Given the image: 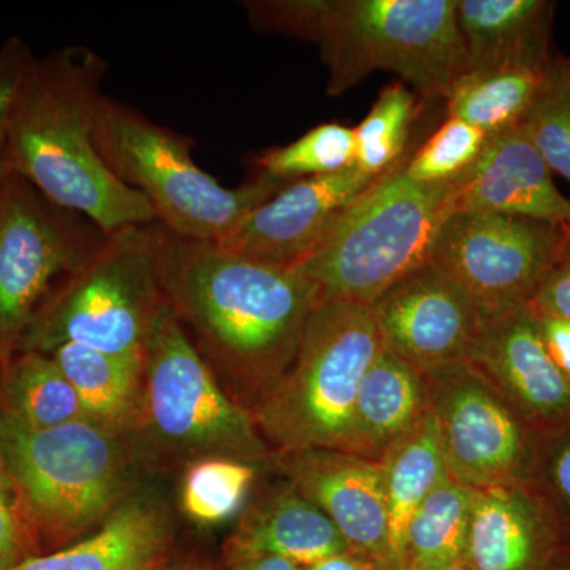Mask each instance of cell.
<instances>
[{"instance_id":"obj_16","label":"cell","mask_w":570,"mask_h":570,"mask_svg":"<svg viewBox=\"0 0 570 570\" xmlns=\"http://www.w3.org/2000/svg\"><path fill=\"white\" fill-rule=\"evenodd\" d=\"M379 179L352 167L287 184L247 216L227 242L217 245L265 264L295 268Z\"/></svg>"},{"instance_id":"obj_19","label":"cell","mask_w":570,"mask_h":570,"mask_svg":"<svg viewBox=\"0 0 570 570\" xmlns=\"http://www.w3.org/2000/svg\"><path fill=\"white\" fill-rule=\"evenodd\" d=\"M170 547L163 502L151 494H134L86 538L3 570H165Z\"/></svg>"},{"instance_id":"obj_33","label":"cell","mask_w":570,"mask_h":570,"mask_svg":"<svg viewBox=\"0 0 570 570\" xmlns=\"http://www.w3.org/2000/svg\"><path fill=\"white\" fill-rule=\"evenodd\" d=\"M527 487L549 510L562 540H570V422L540 436Z\"/></svg>"},{"instance_id":"obj_5","label":"cell","mask_w":570,"mask_h":570,"mask_svg":"<svg viewBox=\"0 0 570 570\" xmlns=\"http://www.w3.org/2000/svg\"><path fill=\"white\" fill-rule=\"evenodd\" d=\"M0 472L26 513L33 550L37 540L62 549L86 538L129 498L118 431L96 422L36 430L0 409Z\"/></svg>"},{"instance_id":"obj_12","label":"cell","mask_w":570,"mask_h":570,"mask_svg":"<svg viewBox=\"0 0 570 570\" xmlns=\"http://www.w3.org/2000/svg\"><path fill=\"white\" fill-rule=\"evenodd\" d=\"M426 379L449 478L474 490L527 485L540 434L489 379L471 363Z\"/></svg>"},{"instance_id":"obj_3","label":"cell","mask_w":570,"mask_h":570,"mask_svg":"<svg viewBox=\"0 0 570 570\" xmlns=\"http://www.w3.org/2000/svg\"><path fill=\"white\" fill-rule=\"evenodd\" d=\"M243 6L254 31L316 45L332 97L385 70L422 99L448 100L468 73L456 0H253Z\"/></svg>"},{"instance_id":"obj_29","label":"cell","mask_w":570,"mask_h":570,"mask_svg":"<svg viewBox=\"0 0 570 570\" xmlns=\"http://www.w3.org/2000/svg\"><path fill=\"white\" fill-rule=\"evenodd\" d=\"M261 174L284 181L340 174L355 167L354 129L340 122L314 127L298 140L266 149L255 157Z\"/></svg>"},{"instance_id":"obj_1","label":"cell","mask_w":570,"mask_h":570,"mask_svg":"<svg viewBox=\"0 0 570 570\" xmlns=\"http://www.w3.org/2000/svg\"><path fill=\"white\" fill-rule=\"evenodd\" d=\"M160 275L168 305L230 377L250 411L294 362L316 291L295 268L179 238L163 227Z\"/></svg>"},{"instance_id":"obj_20","label":"cell","mask_w":570,"mask_h":570,"mask_svg":"<svg viewBox=\"0 0 570 570\" xmlns=\"http://www.w3.org/2000/svg\"><path fill=\"white\" fill-rule=\"evenodd\" d=\"M352 551L335 524L285 480L246 510L225 543L227 562L273 554L307 568Z\"/></svg>"},{"instance_id":"obj_38","label":"cell","mask_w":570,"mask_h":570,"mask_svg":"<svg viewBox=\"0 0 570 570\" xmlns=\"http://www.w3.org/2000/svg\"><path fill=\"white\" fill-rule=\"evenodd\" d=\"M305 570H384L376 562L360 557L354 551L333 554L325 560L307 566Z\"/></svg>"},{"instance_id":"obj_26","label":"cell","mask_w":570,"mask_h":570,"mask_svg":"<svg viewBox=\"0 0 570 570\" xmlns=\"http://www.w3.org/2000/svg\"><path fill=\"white\" fill-rule=\"evenodd\" d=\"M475 491L449 478L428 494L407 524L403 570H438L464 561Z\"/></svg>"},{"instance_id":"obj_24","label":"cell","mask_w":570,"mask_h":570,"mask_svg":"<svg viewBox=\"0 0 570 570\" xmlns=\"http://www.w3.org/2000/svg\"><path fill=\"white\" fill-rule=\"evenodd\" d=\"M94 422L119 431L140 409L145 354L116 355L66 343L50 352Z\"/></svg>"},{"instance_id":"obj_23","label":"cell","mask_w":570,"mask_h":570,"mask_svg":"<svg viewBox=\"0 0 570 570\" xmlns=\"http://www.w3.org/2000/svg\"><path fill=\"white\" fill-rule=\"evenodd\" d=\"M389 517V570H403L404 538L415 510L449 479L433 414L397 439L379 460Z\"/></svg>"},{"instance_id":"obj_6","label":"cell","mask_w":570,"mask_h":570,"mask_svg":"<svg viewBox=\"0 0 570 570\" xmlns=\"http://www.w3.org/2000/svg\"><path fill=\"white\" fill-rule=\"evenodd\" d=\"M97 151L116 178L140 193L170 234L224 243L287 184L266 174L228 189L193 159V142L140 111L100 97L94 121Z\"/></svg>"},{"instance_id":"obj_15","label":"cell","mask_w":570,"mask_h":570,"mask_svg":"<svg viewBox=\"0 0 570 570\" xmlns=\"http://www.w3.org/2000/svg\"><path fill=\"white\" fill-rule=\"evenodd\" d=\"M285 480L335 524L351 550L389 570V517L381 463L344 450L277 453Z\"/></svg>"},{"instance_id":"obj_39","label":"cell","mask_w":570,"mask_h":570,"mask_svg":"<svg viewBox=\"0 0 570 570\" xmlns=\"http://www.w3.org/2000/svg\"><path fill=\"white\" fill-rule=\"evenodd\" d=\"M224 570H305V568L285 558L258 554V557L227 562V568Z\"/></svg>"},{"instance_id":"obj_13","label":"cell","mask_w":570,"mask_h":570,"mask_svg":"<svg viewBox=\"0 0 570 570\" xmlns=\"http://www.w3.org/2000/svg\"><path fill=\"white\" fill-rule=\"evenodd\" d=\"M371 307L385 351L426 377L471 360L482 314L436 266L415 269Z\"/></svg>"},{"instance_id":"obj_34","label":"cell","mask_w":570,"mask_h":570,"mask_svg":"<svg viewBox=\"0 0 570 570\" xmlns=\"http://www.w3.org/2000/svg\"><path fill=\"white\" fill-rule=\"evenodd\" d=\"M31 59L28 45L18 37H11L0 48V176L6 171L7 130L11 108Z\"/></svg>"},{"instance_id":"obj_9","label":"cell","mask_w":570,"mask_h":570,"mask_svg":"<svg viewBox=\"0 0 570 570\" xmlns=\"http://www.w3.org/2000/svg\"><path fill=\"white\" fill-rule=\"evenodd\" d=\"M138 414L157 444L178 455L275 463L249 411L220 387L168 302L146 341Z\"/></svg>"},{"instance_id":"obj_27","label":"cell","mask_w":570,"mask_h":570,"mask_svg":"<svg viewBox=\"0 0 570 570\" xmlns=\"http://www.w3.org/2000/svg\"><path fill=\"white\" fill-rule=\"evenodd\" d=\"M3 387L7 411L36 430L94 422L61 367L43 352L22 351L7 367Z\"/></svg>"},{"instance_id":"obj_17","label":"cell","mask_w":570,"mask_h":570,"mask_svg":"<svg viewBox=\"0 0 570 570\" xmlns=\"http://www.w3.org/2000/svg\"><path fill=\"white\" fill-rule=\"evenodd\" d=\"M459 212H485L570 225V200L523 127L491 135L459 178Z\"/></svg>"},{"instance_id":"obj_36","label":"cell","mask_w":570,"mask_h":570,"mask_svg":"<svg viewBox=\"0 0 570 570\" xmlns=\"http://www.w3.org/2000/svg\"><path fill=\"white\" fill-rule=\"evenodd\" d=\"M530 306L535 313L570 322V250L551 269Z\"/></svg>"},{"instance_id":"obj_14","label":"cell","mask_w":570,"mask_h":570,"mask_svg":"<svg viewBox=\"0 0 570 570\" xmlns=\"http://www.w3.org/2000/svg\"><path fill=\"white\" fill-rule=\"evenodd\" d=\"M469 363L540 436L570 422V379L551 358L530 305L483 316Z\"/></svg>"},{"instance_id":"obj_21","label":"cell","mask_w":570,"mask_h":570,"mask_svg":"<svg viewBox=\"0 0 570 570\" xmlns=\"http://www.w3.org/2000/svg\"><path fill=\"white\" fill-rule=\"evenodd\" d=\"M553 14L547 0H456L468 73L549 66Z\"/></svg>"},{"instance_id":"obj_7","label":"cell","mask_w":570,"mask_h":570,"mask_svg":"<svg viewBox=\"0 0 570 570\" xmlns=\"http://www.w3.org/2000/svg\"><path fill=\"white\" fill-rule=\"evenodd\" d=\"M382 351L373 307L318 305L287 373L249 411L275 455L311 449L348 452L356 393Z\"/></svg>"},{"instance_id":"obj_22","label":"cell","mask_w":570,"mask_h":570,"mask_svg":"<svg viewBox=\"0 0 570 570\" xmlns=\"http://www.w3.org/2000/svg\"><path fill=\"white\" fill-rule=\"evenodd\" d=\"M430 411L425 374L384 348L356 393L348 452L381 460L390 445L414 430Z\"/></svg>"},{"instance_id":"obj_35","label":"cell","mask_w":570,"mask_h":570,"mask_svg":"<svg viewBox=\"0 0 570 570\" xmlns=\"http://www.w3.org/2000/svg\"><path fill=\"white\" fill-rule=\"evenodd\" d=\"M32 557H36V550L17 508L11 504L9 485L0 472V570L13 568Z\"/></svg>"},{"instance_id":"obj_30","label":"cell","mask_w":570,"mask_h":570,"mask_svg":"<svg viewBox=\"0 0 570 570\" xmlns=\"http://www.w3.org/2000/svg\"><path fill=\"white\" fill-rule=\"evenodd\" d=\"M258 466L232 459H202L187 468L183 479L181 505L190 520L219 524L230 520L257 478Z\"/></svg>"},{"instance_id":"obj_42","label":"cell","mask_w":570,"mask_h":570,"mask_svg":"<svg viewBox=\"0 0 570 570\" xmlns=\"http://www.w3.org/2000/svg\"><path fill=\"white\" fill-rule=\"evenodd\" d=\"M165 570H202V569H195V568H175V569H170V568H167Z\"/></svg>"},{"instance_id":"obj_10","label":"cell","mask_w":570,"mask_h":570,"mask_svg":"<svg viewBox=\"0 0 570 570\" xmlns=\"http://www.w3.org/2000/svg\"><path fill=\"white\" fill-rule=\"evenodd\" d=\"M570 250V225L485 212H455L439 230L430 264L480 314L528 306Z\"/></svg>"},{"instance_id":"obj_31","label":"cell","mask_w":570,"mask_h":570,"mask_svg":"<svg viewBox=\"0 0 570 570\" xmlns=\"http://www.w3.org/2000/svg\"><path fill=\"white\" fill-rule=\"evenodd\" d=\"M520 126L550 170L570 183V58L551 59L542 89Z\"/></svg>"},{"instance_id":"obj_41","label":"cell","mask_w":570,"mask_h":570,"mask_svg":"<svg viewBox=\"0 0 570 570\" xmlns=\"http://www.w3.org/2000/svg\"><path fill=\"white\" fill-rule=\"evenodd\" d=\"M438 570H472V569L469 568L466 562L461 561V562H456V564L448 566V568H442V569H438Z\"/></svg>"},{"instance_id":"obj_32","label":"cell","mask_w":570,"mask_h":570,"mask_svg":"<svg viewBox=\"0 0 570 570\" xmlns=\"http://www.w3.org/2000/svg\"><path fill=\"white\" fill-rule=\"evenodd\" d=\"M489 135L461 119L449 118L417 151L409 154L404 171L412 181H453L478 160Z\"/></svg>"},{"instance_id":"obj_11","label":"cell","mask_w":570,"mask_h":570,"mask_svg":"<svg viewBox=\"0 0 570 570\" xmlns=\"http://www.w3.org/2000/svg\"><path fill=\"white\" fill-rule=\"evenodd\" d=\"M107 235L21 176H0V352L17 344L52 281L70 276Z\"/></svg>"},{"instance_id":"obj_40","label":"cell","mask_w":570,"mask_h":570,"mask_svg":"<svg viewBox=\"0 0 570 570\" xmlns=\"http://www.w3.org/2000/svg\"><path fill=\"white\" fill-rule=\"evenodd\" d=\"M549 570H570V547L562 551L560 547L557 557L551 561Z\"/></svg>"},{"instance_id":"obj_18","label":"cell","mask_w":570,"mask_h":570,"mask_svg":"<svg viewBox=\"0 0 570 570\" xmlns=\"http://www.w3.org/2000/svg\"><path fill=\"white\" fill-rule=\"evenodd\" d=\"M562 538L527 485L475 491L464 562L472 570H549Z\"/></svg>"},{"instance_id":"obj_8","label":"cell","mask_w":570,"mask_h":570,"mask_svg":"<svg viewBox=\"0 0 570 570\" xmlns=\"http://www.w3.org/2000/svg\"><path fill=\"white\" fill-rule=\"evenodd\" d=\"M160 239L159 223L107 235L96 254L37 309L18 346L50 354L75 343L108 354H145L154 321L167 305Z\"/></svg>"},{"instance_id":"obj_28","label":"cell","mask_w":570,"mask_h":570,"mask_svg":"<svg viewBox=\"0 0 570 570\" xmlns=\"http://www.w3.org/2000/svg\"><path fill=\"white\" fill-rule=\"evenodd\" d=\"M419 108L417 94L404 82L382 89L366 118L354 129L355 168L382 178L403 163Z\"/></svg>"},{"instance_id":"obj_37","label":"cell","mask_w":570,"mask_h":570,"mask_svg":"<svg viewBox=\"0 0 570 570\" xmlns=\"http://www.w3.org/2000/svg\"><path fill=\"white\" fill-rule=\"evenodd\" d=\"M535 316H538L540 333L551 358L570 379V322L539 313H535Z\"/></svg>"},{"instance_id":"obj_25","label":"cell","mask_w":570,"mask_h":570,"mask_svg":"<svg viewBox=\"0 0 570 570\" xmlns=\"http://www.w3.org/2000/svg\"><path fill=\"white\" fill-rule=\"evenodd\" d=\"M549 66L464 75L445 100L449 118L461 119L489 137L520 126L542 89Z\"/></svg>"},{"instance_id":"obj_2","label":"cell","mask_w":570,"mask_h":570,"mask_svg":"<svg viewBox=\"0 0 570 570\" xmlns=\"http://www.w3.org/2000/svg\"><path fill=\"white\" fill-rule=\"evenodd\" d=\"M105 73L107 62L81 45L32 56L10 112L6 171L111 235L157 219L97 151L94 121Z\"/></svg>"},{"instance_id":"obj_4","label":"cell","mask_w":570,"mask_h":570,"mask_svg":"<svg viewBox=\"0 0 570 570\" xmlns=\"http://www.w3.org/2000/svg\"><path fill=\"white\" fill-rule=\"evenodd\" d=\"M407 157L360 195L295 266L313 285L318 305H374L403 277L430 264L439 230L459 212V178L412 181L404 171Z\"/></svg>"}]
</instances>
